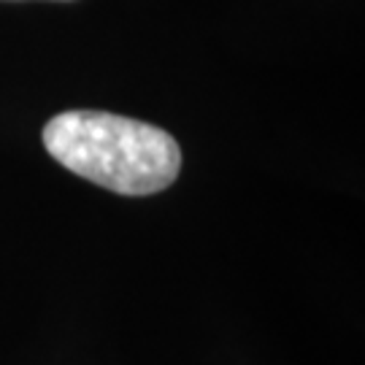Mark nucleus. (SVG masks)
<instances>
[{
  "mask_svg": "<svg viewBox=\"0 0 365 365\" xmlns=\"http://www.w3.org/2000/svg\"><path fill=\"white\" fill-rule=\"evenodd\" d=\"M46 152L117 195H155L176 182L182 149L170 133L108 111H66L43 128Z\"/></svg>",
  "mask_w": 365,
  "mask_h": 365,
  "instance_id": "f257e3e1",
  "label": "nucleus"
}]
</instances>
